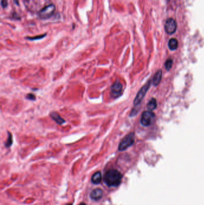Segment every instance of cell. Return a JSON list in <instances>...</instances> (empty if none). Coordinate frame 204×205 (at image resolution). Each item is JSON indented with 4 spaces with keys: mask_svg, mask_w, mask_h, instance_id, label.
Wrapping results in <instances>:
<instances>
[{
    "mask_svg": "<svg viewBox=\"0 0 204 205\" xmlns=\"http://www.w3.org/2000/svg\"><path fill=\"white\" fill-rule=\"evenodd\" d=\"M122 175L120 171L115 169L107 171L104 176L105 184L110 187L119 186L122 181Z\"/></svg>",
    "mask_w": 204,
    "mask_h": 205,
    "instance_id": "obj_1",
    "label": "cell"
},
{
    "mask_svg": "<svg viewBox=\"0 0 204 205\" xmlns=\"http://www.w3.org/2000/svg\"><path fill=\"white\" fill-rule=\"evenodd\" d=\"M135 142V135L134 133H131L125 137L120 142L119 145L118 149L120 151H123L131 146Z\"/></svg>",
    "mask_w": 204,
    "mask_h": 205,
    "instance_id": "obj_2",
    "label": "cell"
},
{
    "mask_svg": "<svg viewBox=\"0 0 204 205\" xmlns=\"http://www.w3.org/2000/svg\"><path fill=\"white\" fill-rule=\"evenodd\" d=\"M55 5L53 4H49L43 8L38 13V15L41 19H47L51 18L55 11Z\"/></svg>",
    "mask_w": 204,
    "mask_h": 205,
    "instance_id": "obj_3",
    "label": "cell"
},
{
    "mask_svg": "<svg viewBox=\"0 0 204 205\" xmlns=\"http://www.w3.org/2000/svg\"><path fill=\"white\" fill-rule=\"evenodd\" d=\"M155 119V115L151 111H144L140 119V122L142 125L148 127L150 125Z\"/></svg>",
    "mask_w": 204,
    "mask_h": 205,
    "instance_id": "obj_4",
    "label": "cell"
},
{
    "mask_svg": "<svg viewBox=\"0 0 204 205\" xmlns=\"http://www.w3.org/2000/svg\"><path fill=\"white\" fill-rule=\"evenodd\" d=\"M150 85H151V81L148 80L147 82V83L146 84H145L140 89V90L138 91V94H137V95H136V97H135V100L134 101V106H138L141 102L142 100L144 99V97H145L147 92L149 89V88L150 87Z\"/></svg>",
    "mask_w": 204,
    "mask_h": 205,
    "instance_id": "obj_5",
    "label": "cell"
},
{
    "mask_svg": "<svg viewBox=\"0 0 204 205\" xmlns=\"http://www.w3.org/2000/svg\"><path fill=\"white\" fill-rule=\"evenodd\" d=\"M122 90H123L122 84L119 80H117L111 86L110 90L111 96L113 98L119 97L122 94Z\"/></svg>",
    "mask_w": 204,
    "mask_h": 205,
    "instance_id": "obj_6",
    "label": "cell"
},
{
    "mask_svg": "<svg viewBox=\"0 0 204 205\" xmlns=\"http://www.w3.org/2000/svg\"><path fill=\"white\" fill-rule=\"evenodd\" d=\"M177 27L176 21L172 18H168L165 22V30L167 34H174L177 30Z\"/></svg>",
    "mask_w": 204,
    "mask_h": 205,
    "instance_id": "obj_7",
    "label": "cell"
},
{
    "mask_svg": "<svg viewBox=\"0 0 204 205\" xmlns=\"http://www.w3.org/2000/svg\"><path fill=\"white\" fill-rule=\"evenodd\" d=\"M103 191L100 188H96L91 193V197L94 200H99L102 198Z\"/></svg>",
    "mask_w": 204,
    "mask_h": 205,
    "instance_id": "obj_8",
    "label": "cell"
},
{
    "mask_svg": "<svg viewBox=\"0 0 204 205\" xmlns=\"http://www.w3.org/2000/svg\"><path fill=\"white\" fill-rule=\"evenodd\" d=\"M162 71L159 70H158L155 74V76L153 77L152 79V83L154 86H158L162 79Z\"/></svg>",
    "mask_w": 204,
    "mask_h": 205,
    "instance_id": "obj_9",
    "label": "cell"
},
{
    "mask_svg": "<svg viewBox=\"0 0 204 205\" xmlns=\"http://www.w3.org/2000/svg\"><path fill=\"white\" fill-rule=\"evenodd\" d=\"M50 116L53 120H54L57 124L59 125H62L65 122V121L61 117V116L56 113V112H52L50 113Z\"/></svg>",
    "mask_w": 204,
    "mask_h": 205,
    "instance_id": "obj_10",
    "label": "cell"
},
{
    "mask_svg": "<svg viewBox=\"0 0 204 205\" xmlns=\"http://www.w3.org/2000/svg\"><path fill=\"white\" fill-rule=\"evenodd\" d=\"M92 182L94 184H99L102 181V174L100 171H97L94 173L91 179Z\"/></svg>",
    "mask_w": 204,
    "mask_h": 205,
    "instance_id": "obj_11",
    "label": "cell"
},
{
    "mask_svg": "<svg viewBox=\"0 0 204 205\" xmlns=\"http://www.w3.org/2000/svg\"><path fill=\"white\" fill-rule=\"evenodd\" d=\"M178 46V43L177 39L175 38H171L168 42V47L171 50H175L177 49Z\"/></svg>",
    "mask_w": 204,
    "mask_h": 205,
    "instance_id": "obj_12",
    "label": "cell"
},
{
    "mask_svg": "<svg viewBox=\"0 0 204 205\" xmlns=\"http://www.w3.org/2000/svg\"><path fill=\"white\" fill-rule=\"evenodd\" d=\"M157 107V102L155 98H152L147 103V107L149 111H152L155 110Z\"/></svg>",
    "mask_w": 204,
    "mask_h": 205,
    "instance_id": "obj_13",
    "label": "cell"
},
{
    "mask_svg": "<svg viewBox=\"0 0 204 205\" xmlns=\"http://www.w3.org/2000/svg\"><path fill=\"white\" fill-rule=\"evenodd\" d=\"M8 138L7 140V142L5 143V146L6 148H8L10 146H11V145L13 143V137H12V135L10 133L8 132Z\"/></svg>",
    "mask_w": 204,
    "mask_h": 205,
    "instance_id": "obj_14",
    "label": "cell"
},
{
    "mask_svg": "<svg viewBox=\"0 0 204 205\" xmlns=\"http://www.w3.org/2000/svg\"><path fill=\"white\" fill-rule=\"evenodd\" d=\"M46 34H42V35H37L35 37H26V39L29 40H40L43 38L44 37H45L46 36Z\"/></svg>",
    "mask_w": 204,
    "mask_h": 205,
    "instance_id": "obj_15",
    "label": "cell"
},
{
    "mask_svg": "<svg viewBox=\"0 0 204 205\" xmlns=\"http://www.w3.org/2000/svg\"><path fill=\"white\" fill-rule=\"evenodd\" d=\"M172 64H173L172 60L171 59H168L167 60V61L165 63V67L168 71H169L171 68H172Z\"/></svg>",
    "mask_w": 204,
    "mask_h": 205,
    "instance_id": "obj_16",
    "label": "cell"
},
{
    "mask_svg": "<svg viewBox=\"0 0 204 205\" xmlns=\"http://www.w3.org/2000/svg\"><path fill=\"white\" fill-rule=\"evenodd\" d=\"M1 4L3 8H5L8 5V1L7 0H1Z\"/></svg>",
    "mask_w": 204,
    "mask_h": 205,
    "instance_id": "obj_17",
    "label": "cell"
},
{
    "mask_svg": "<svg viewBox=\"0 0 204 205\" xmlns=\"http://www.w3.org/2000/svg\"><path fill=\"white\" fill-rule=\"evenodd\" d=\"M27 99L30 100H35V96L33 94H29L27 96Z\"/></svg>",
    "mask_w": 204,
    "mask_h": 205,
    "instance_id": "obj_18",
    "label": "cell"
},
{
    "mask_svg": "<svg viewBox=\"0 0 204 205\" xmlns=\"http://www.w3.org/2000/svg\"><path fill=\"white\" fill-rule=\"evenodd\" d=\"M14 1V2L17 5H19V2H18V0H13Z\"/></svg>",
    "mask_w": 204,
    "mask_h": 205,
    "instance_id": "obj_19",
    "label": "cell"
},
{
    "mask_svg": "<svg viewBox=\"0 0 204 205\" xmlns=\"http://www.w3.org/2000/svg\"><path fill=\"white\" fill-rule=\"evenodd\" d=\"M79 205H86V204H84V203H81V204H80Z\"/></svg>",
    "mask_w": 204,
    "mask_h": 205,
    "instance_id": "obj_20",
    "label": "cell"
}]
</instances>
